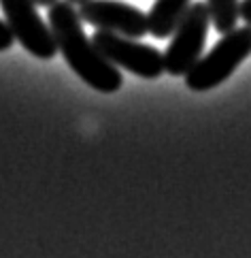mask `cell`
Returning a JSON list of instances; mask_svg holds the SVG:
<instances>
[{
    "label": "cell",
    "mask_w": 251,
    "mask_h": 258,
    "mask_svg": "<svg viewBox=\"0 0 251 258\" xmlns=\"http://www.w3.org/2000/svg\"><path fill=\"white\" fill-rule=\"evenodd\" d=\"M49 28L58 51H62L68 67L90 88L102 94H113L124 86V77L115 64H111L86 36L79 11L68 0H58L49 7Z\"/></svg>",
    "instance_id": "1"
},
{
    "label": "cell",
    "mask_w": 251,
    "mask_h": 258,
    "mask_svg": "<svg viewBox=\"0 0 251 258\" xmlns=\"http://www.w3.org/2000/svg\"><path fill=\"white\" fill-rule=\"evenodd\" d=\"M251 56V26L234 28L226 32L213 45V49L202 56L185 73V84L194 92H207L224 84L234 73L240 62Z\"/></svg>",
    "instance_id": "2"
},
{
    "label": "cell",
    "mask_w": 251,
    "mask_h": 258,
    "mask_svg": "<svg viewBox=\"0 0 251 258\" xmlns=\"http://www.w3.org/2000/svg\"><path fill=\"white\" fill-rule=\"evenodd\" d=\"M209 28L211 13L207 3H192L171 34V45L164 51V73L173 77H185V73L202 58Z\"/></svg>",
    "instance_id": "3"
},
{
    "label": "cell",
    "mask_w": 251,
    "mask_h": 258,
    "mask_svg": "<svg viewBox=\"0 0 251 258\" xmlns=\"http://www.w3.org/2000/svg\"><path fill=\"white\" fill-rule=\"evenodd\" d=\"M92 43L111 64L141 79H157L164 73V53L157 51L153 45L138 43V39L107 30H96Z\"/></svg>",
    "instance_id": "4"
},
{
    "label": "cell",
    "mask_w": 251,
    "mask_h": 258,
    "mask_svg": "<svg viewBox=\"0 0 251 258\" xmlns=\"http://www.w3.org/2000/svg\"><path fill=\"white\" fill-rule=\"evenodd\" d=\"M0 9L13 39L28 53L41 60H51L58 53L53 32L36 11L34 0H0Z\"/></svg>",
    "instance_id": "5"
},
{
    "label": "cell",
    "mask_w": 251,
    "mask_h": 258,
    "mask_svg": "<svg viewBox=\"0 0 251 258\" xmlns=\"http://www.w3.org/2000/svg\"><path fill=\"white\" fill-rule=\"evenodd\" d=\"M81 22L92 24L98 30L115 32L130 39H143L149 34L147 13L122 0H86L79 5Z\"/></svg>",
    "instance_id": "6"
},
{
    "label": "cell",
    "mask_w": 251,
    "mask_h": 258,
    "mask_svg": "<svg viewBox=\"0 0 251 258\" xmlns=\"http://www.w3.org/2000/svg\"><path fill=\"white\" fill-rule=\"evenodd\" d=\"M192 0H155L153 7L147 13V26L149 34L155 39H169L175 32L177 24L188 13Z\"/></svg>",
    "instance_id": "7"
},
{
    "label": "cell",
    "mask_w": 251,
    "mask_h": 258,
    "mask_svg": "<svg viewBox=\"0 0 251 258\" xmlns=\"http://www.w3.org/2000/svg\"><path fill=\"white\" fill-rule=\"evenodd\" d=\"M238 5L240 0H207L211 24L219 34H226L236 28V22L240 20Z\"/></svg>",
    "instance_id": "8"
},
{
    "label": "cell",
    "mask_w": 251,
    "mask_h": 258,
    "mask_svg": "<svg viewBox=\"0 0 251 258\" xmlns=\"http://www.w3.org/2000/svg\"><path fill=\"white\" fill-rule=\"evenodd\" d=\"M13 43H15V39H13L11 30H9L7 22L0 20V51H7V49L13 45Z\"/></svg>",
    "instance_id": "9"
},
{
    "label": "cell",
    "mask_w": 251,
    "mask_h": 258,
    "mask_svg": "<svg viewBox=\"0 0 251 258\" xmlns=\"http://www.w3.org/2000/svg\"><path fill=\"white\" fill-rule=\"evenodd\" d=\"M238 15L247 26H251V0H240L238 5Z\"/></svg>",
    "instance_id": "10"
},
{
    "label": "cell",
    "mask_w": 251,
    "mask_h": 258,
    "mask_svg": "<svg viewBox=\"0 0 251 258\" xmlns=\"http://www.w3.org/2000/svg\"><path fill=\"white\" fill-rule=\"evenodd\" d=\"M36 7H51L53 3H58V0H34Z\"/></svg>",
    "instance_id": "11"
},
{
    "label": "cell",
    "mask_w": 251,
    "mask_h": 258,
    "mask_svg": "<svg viewBox=\"0 0 251 258\" xmlns=\"http://www.w3.org/2000/svg\"><path fill=\"white\" fill-rule=\"evenodd\" d=\"M70 5H81V3H86V0H68Z\"/></svg>",
    "instance_id": "12"
}]
</instances>
